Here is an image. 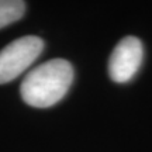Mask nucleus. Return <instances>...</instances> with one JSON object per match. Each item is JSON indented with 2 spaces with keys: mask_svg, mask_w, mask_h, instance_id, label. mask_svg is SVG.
<instances>
[{
  "mask_svg": "<svg viewBox=\"0 0 152 152\" xmlns=\"http://www.w3.org/2000/svg\"><path fill=\"white\" fill-rule=\"evenodd\" d=\"M73 80V68L66 59L47 61L23 79L20 93L23 100L37 109L52 107L65 97Z\"/></svg>",
  "mask_w": 152,
  "mask_h": 152,
  "instance_id": "obj_1",
  "label": "nucleus"
},
{
  "mask_svg": "<svg viewBox=\"0 0 152 152\" xmlns=\"http://www.w3.org/2000/svg\"><path fill=\"white\" fill-rule=\"evenodd\" d=\"M44 41L35 35H26L11 41L0 51V85L14 80L27 71L41 55Z\"/></svg>",
  "mask_w": 152,
  "mask_h": 152,
  "instance_id": "obj_2",
  "label": "nucleus"
},
{
  "mask_svg": "<svg viewBox=\"0 0 152 152\" xmlns=\"http://www.w3.org/2000/svg\"><path fill=\"white\" fill-rule=\"evenodd\" d=\"M144 58V47L137 37H124L109 59V76L115 83H127L137 75Z\"/></svg>",
  "mask_w": 152,
  "mask_h": 152,
  "instance_id": "obj_3",
  "label": "nucleus"
},
{
  "mask_svg": "<svg viewBox=\"0 0 152 152\" xmlns=\"http://www.w3.org/2000/svg\"><path fill=\"white\" fill-rule=\"evenodd\" d=\"M26 13L23 0H0V28L20 20Z\"/></svg>",
  "mask_w": 152,
  "mask_h": 152,
  "instance_id": "obj_4",
  "label": "nucleus"
}]
</instances>
